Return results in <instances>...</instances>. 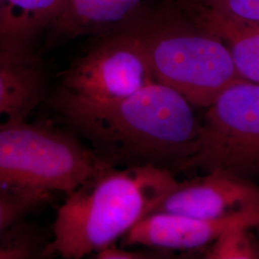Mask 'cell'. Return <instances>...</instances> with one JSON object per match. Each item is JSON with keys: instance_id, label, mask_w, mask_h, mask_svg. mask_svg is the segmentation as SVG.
<instances>
[{"instance_id": "obj_1", "label": "cell", "mask_w": 259, "mask_h": 259, "mask_svg": "<svg viewBox=\"0 0 259 259\" xmlns=\"http://www.w3.org/2000/svg\"><path fill=\"white\" fill-rule=\"evenodd\" d=\"M52 105L71 133L112 167L184 171L197 149L201 121L193 106L157 81L110 101L87 100L59 89Z\"/></svg>"}, {"instance_id": "obj_2", "label": "cell", "mask_w": 259, "mask_h": 259, "mask_svg": "<svg viewBox=\"0 0 259 259\" xmlns=\"http://www.w3.org/2000/svg\"><path fill=\"white\" fill-rule=\"evenodd\" d=\"M181 185L153 165L107 167L67 194L56 214L47 256L81 259L114 244Z\"/></svg>"}, {"instance_id": "obj_3", "label": "cell", "mask_w": 259, "mask_h": 259, "mask_svg": "<svg viewBox=\"0 0 259 259\" xmlns=\"http://www.w3.org/2000/svg\"><path fill=\"white\" fill-rule=\"evenodd\" d=\"M122 28L142 42L155 80L181 93L193 107L207 108L228 88L245 81L225 42L189 18L169 15Z\"/></svg>"}, {"instance_id": "obj_4", "label": "cell", "mask_w": 259, "mask_h": 259, "mask_svg": "<svg viewBox=\"0 0 259 259\" xmlns=\"http://www.w3.org/2000/svg\"><path fill=\"white\" fill-rule=\"evenodd\" d=\"M109 166L72 133L27 120L0 127V184L10 188L68 194Z\"/></svg>"}, {"instance_id": "obj_5", "label": "cell", "mask_w": 259, "mask_h": 259, "mask_svg": "<svg viewBox=\"0 0 259 259\" xmlns=\"http://www.w3.org/2000/svg\"><path fill=\"white\" fill-rule=\"evenodd\" d=\"M205 109L196 152L184 171H219L251 182L259 179L258 83H234Z\"/></svg>"}, {"instance_id": "obj_6", "label": "cell", "mask_w": 259, "mask_h": 259, "mask_svg": "<svg viewBox=\"0 0 259 259\" xmlns=\"http://www.w3.org/2000/svg\"><path fill=\"white\" fill-rule=\"evenodd\" d=\"M139 37L126 28L109 33L63 73L60 90L93 101L122 99L155 82Z\"/></svg>"}, {"instance_id": "obj_7", "label": "cell", "mask_w": 259, "mask_h": 259, "mask_svg": "<svg viewBox=\"0 0 259 259\" xmlns=\"http://www.w3.org/2000/svg\"><path fill=\"white\" fill-rule=\"evenodd\" d=\"M156 211L203 219L259 212V186L225 172H208L194 181L181 183Z\"/></svg>"}, {"instance_id": "obj_8", "label": "cell", "mask_w": 259, "mask_h": 259, "mask_svg": "<svg viewBox=\"0 0 259 259\" xmlns=\"http://www.w3.org/2000/svg\"><path fill=\"white\" fill-rule=\"evenodd\" d=\"M244 223L256 225L259 212L203 219L156 211L140 220L121 238L122 246H143L166 250H196L210 245L225 231Z\"/></svg>"}, {"instance_id": "obj_9", "label": "cell", "mask_w": 259, "mask_h": 259, "mask_svg": "<svg viewBox=\"0 0 259 259\" xmlns=\"http://www.w3.org/2000/svg\"><path fill=\"white\" fill-rule=\"evenodd\" d=\"M46 94V71L32 49L0 50V127L26 120Z\"/></svg>"}, {"instance_id": "obj_10", "label": "cell", "mask_w": 259, "mask_h": 259, "mask_svg": "<svg viewBox=\"0 0 259 259\" xmlns=\"http://www.w3.org/2000/svg\"><path fill=\"white\" fill-rule=\"evenodd\" d=\"M139 0H65L48 28L56 37L116 31L134 15Z\"/></svg>"}, {"instance_id": "obj_11", "label": "cell", "mask_w": 259, "mask_h": 259, "mask_svg": "<svg viewBox=\"0 0 259 259\" xmlns=\"http://www.w3.org/2000/svg\"><path fill=\"white\" fill-rule=\"evenodd\" d=\"M65 0H0V50L32 49L37 35L49 28Z\"/></svg>"}, {"instance_id": "obj_12", "label": "cell", "mask_w": 259, "mask_h": 259, "mask_svg": "<svg viewBox=\"0 0 259 259\" xmlns=\"http://www.w3.org/2000/svg\"><path fill=\"white\" fill-rule=\"evenodd\" d=\"M197 24L225 42L243 80L259 84V23L206 20Z\"/></svg>"}, {"instance_id": "obj_13", "label": "cell", "mask_w": 259, "mask_h": 259, "mask_svg": "<svg viewBox=\"0 0 259 259\" xmlns=\"http://www.w3.org/2000/svg\"><path fill=\"white\" fill-rule=\"evenodd\" d=\"M179 4L197 23L206 20L259 23V0H179Z\"/></svg>"}, {"instance_id": "obj_14", "label": "cell", "mask_w": 259, "mask_h": 259, "mask_svg": "<svg viewBox=\"0 0 259 259\" xmlns=\"http://www.w3.org/2000/svg\"><path fill=\"white\" fill-rule=\"evenodd\" d=\"M23 217L11 223L0 232V259L47 256L50 240H47L45 232L38 227L26 222Z\"/></svg>"}, {"instance_id": "obj_15", "label": "cell", "mask_w": 259, "mask_h": 259, "mask_svg": "<svg viewBox=\"0 0 259 259\" xmlns=\"http://www.w3.org/2000/svg\"><path fill=\"white\" fill-rule=\"evenodd\" d=\"M254 224L244 223L228 229L213 241L206 258H259V242L254 240L251 229Z\"/></svg>"}, {"instance_id": "obj_16", "label": "cell", "mask_w": 259, "mask_h": 259, "mask_svg": "<svg viewBox=\"0 0 259 259\" xmlns=\"http://www.w3.org/2000/svg\"><path fill=\"white\" fill-rule=\"evenodd\" d=\"M50 194L19 191L0 184V232L11 223L48 202Z\"/></svg>"}, {"instance_id": "obj_17", "label": "cell", "mask_w": 259, "mask_h": 259, "mask_svg": "<svg viewBox=\"0 0 259 259\" xmlns=\"http://www.w3.org/2000/svg\"><path fill=\"white\" fill-rule=\"evenodd\" d=\"M148 253L142 251L130 250L125 248H118L115 243L108 246L107 248L99 250L95 253V257L98 259H139L146 258Z\"/></svg>"}, {"instance_id": "obj_18", "label": "cell", "mask_w": 259, "mask_h": 259, "mask_svg": "<svg viewBox=\"0 0 259 259\" xmlns=\"http://www.w3.org/2000/svg\"><path fill=\"white\" fill-rule=\"evenodd\" d=\"M253 229H254L256 232H258L259 235V223H257L256 225H254V226H253Z\"/></svg>"}]
</instances>
